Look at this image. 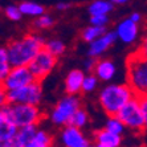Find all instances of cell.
Wrapping results in <instances>:
<instances>
[{
  "instance_id": "ac0fdd59",
  "label": "cell",
  "mask_w": 147,
  "mask_h": 147,
  "mask_svg": "<svg viewBox=\"0 0 147 147\" xmlns=\"http://www.w3.org/2000/svg\"><path fill=\"white\" fill-rule=\"evenodd\" d=\"M21 12L24 16L28 17H38L41 15L45 13V8L44 5L36 3V1H31V0H24L19 4Z\"/></svg>"
},
{
  "instance_id": "277c9868",
  "label": "cell",
  "mask_w": 147,
  "mask_h": 147,
  "mask_svg": "<svg viewBox=\"0 0 147 147\" xmlns=\"http://www.w3.org/2000/svg\"><path fill=\"white\" fill-rule=\"evenodd\" d=\"M126 82L138 97L147 96V57L134 52L127 57Z\"/></svg>"
},
{
  "instance_id": "f1b7e54d",
  "label": "cell",
  "mask_w": 147,
  "mask_h": 147,
  "mask_svg": "<svg viewBox=\"0 0 147 147\" xmlns=\"http://www.w3.org/2000/svg\"><path fill=\"white\" fill-rule=\"evenodd\" d=\"M109 15H94L90 16L89 23L93 25H98V27H107L109 25Z\"/></svg>"
},
{
  "instance_id": "e0dca14e",
  "label": "cell",
  "mask_w": 147,
  "mask_h": 147,
  "mask_svg": "<svg viewBox=\"0 0 147 147\" xmlns=\"http://www.w3.org/2000/svg\"><path fill=\"white\" fill-rule=\"evenodd\" d=\"M114 8L111 0H93L88 5V12L90 16L94 15H109Z\"/></svg>"
},
{
  "instance_id": "9a60e30c",
  "label": "cell",
  "mask_w": 147,
  "mask_h": 147,
  "mask_svg": "<svg viewBox=\"0 0 147 147\" xmlns=\"http://www.w3.org/2000/svg\"><path fill=\"white\" fill-rule=\"evenodd\" d=\"M93 73L102 82H110L117 76V65L109 58H98Z\"/></svg>"
},
{
  "instance_id": "44dd1931",
  "label": "cell",
  "mask_w": 147,
  "mask_h": 147,
  "mask_svg": "<svg viewBox=\"0 0 147 147\" xmlns=\"http://www.w3.org/2000/svg\"><path fill=\"white\" fill-rule=\"evenodd\" d=\"M105 129H107L109 131H113L115 134L123 135V133H125L127 127L125 126V123L121 121V118L118 115H110L107 117L106 122H105Z\"/></svg>"
},
{
  "instance_id": "5b68a950",
  "label": "cell",
  "mask_w": 147,
  "mask_h": 147,
  "mask_svg": "<svg viewBox=\"0 0 147 147\" xmlns=\"http://www.w3.org/2000/svg\"><path fill=\"white\" fill-rule=\"evenodd\" d=\"M44 97V90L41 81H36L27 86H23L16 90H1L0 92V103H27L40 106Z\"/></svg>"
},
{
  "instance_id": "8d00e7d4",
  "label": "cell",
  "mask_w": 147,
  "mask_h": 147,
  "mask_svg": "<svg viewBox=\"0 0 147 147\" xmlns=\"http://www.w3.org/2000/svg\"><path fill=\"white\" fill-rule=\"evenodd\" d=\"M89 147H97V146H96V144H90Z\"/></svg>"
},
{
  "instance_id": "83f0119b",
  "label": "cell",
  "mask_w": 147,
  "mask_h": 147,
  "mask_svg": "<svg viewBox=\"0 0 147 147\" xmlns=\"http://www.w3.org/2000/svg\"><path fill=\"white\" fill-rule=\"evenodd\" d=\"M4 16L11 21H20L24 15H23L19 5H16V4H8V5L4 7Z\"/></svg>"
},
{
  "instance_id": "484cf974",
  "label": "cell",
  "mask_w": 147,
  "mask_h": 147,
  "mask_svg": "<svg viewBox=\"0 0 147 147\" xmlns=\"http://www.w3.org/2000/svg\"><path fill=\"white\" fill-rule=\"evenodd\" d=\"M19 127L11 123H0V143L1 142H7L16 137Z\"/></svg>"
},
{
  "instance_id": "1f68e13d",
  "label": "cell",
  "mask_w": 147,
  "mask_h": 147,
  "mask_svg": "<svg viewBox=\"0 0 147 147\" xmlns=\"http://www.w3.org/2000/svg\"><path fill=\"white\" fill-rule=\"evenodd\" d=\"M140 99V106L143 110V115H144V123H146V130H147V96L139 97Z\"/></svg>"
},
{
  "instance_id": "30bf717a",
  "label": "cell",
  "mask_w": 147,
  "mask_h": 147,
  "mask_svg": "<svg viewBox=\"0 0 147 147\" xmlns=\"http://www.w3.org/2000/svg\"><path fill=\"white\" fill-rule=\"evenodd\" d=\"M57 140L64 147H89L92 144L89 137L84 133V130L72 125L62 127L58 133Z\"/></svg>"
},
{
  "instance_id": "836d02e7",
  "label": "cell",
  "mask_w": 147,
  "mask_h": 147,
  "mask_svg": "<svg viewBox=\"0 0 147 147\" xmlns=\"http://www.w3.org/2000/svg\"><path fill=\"white\" fill-rule=\"evenodd\" d=\"M129 17H130L133 21H135V23H140V21H142V15H140L139 12H133Z\"/></svg>"
},
{
  "instance_id": "cb8c5ba5",
  "label": "cell",
  "mask_w": 147,
  "mask_h": 147,
  "mask_svg": "<svg viewBox=\"0 0 147 147\" xmlns=\"http://www.w3.org/2000/svg\"><path fill=\"white\" fill-rule=\"evenodd\" d=\"M89 119L90 118H89L88 111H86L85 109L80 107V109L74 113V115L72 117V119H70V123H69V125L78 127V129H85V127L88 126V123H89Z\"/></svg>"
},
{
  "instance_id": "f546056e",
  "label": "cell",
  "mask_w": 147,
  "mask_h": 147,
  "mask_svg": "<svg viewBox=\"0 0 147 147\" xmlns=\"http://www.w3.org/2000/svg\"><path fill=\"white\" fill-rule=\"evenodd\" d=\"M97 60L98 58H94V57H88L84 62V70L86 73H93L94 68H96V64H97Z\"/></svg>"
},
{
  "instance_id": "7c38bea8",
  "label": "cell",
  "mask_w": 147,
  "mask_h": 147,
  "mask_svg": "<svg viewBox=\"0 0 147 147\" xmlns=\"http://www.w3.org/2000/svg\"><path fill=\"white\" fill-rule=\"evenodd\" d=\"M115 33L118 40L125 45H131L138 40L139 36V23H135L130 19L126 17L121 20L118 24L115 25Z\"/></svg>"
},
{
  "instance_id": "d4e9b609",
  "label": "cell",
  "mask_w": 147,
  "mask_h": 147,
  "mask_svg": "<svg viewBox=\"0 0 147 147\" xmlns=\"http://www.w3.org/2000/svg\"><path fill=\"white\" fill-rule=\"evenodd\" d=\"M99 84V78L94 73H86L85 78H84V84H82V93L85 94H90V93L96 92Z\"/></svg>"
},
{
  "instance_id": "d6a6232c",
  "label": "cell",
  "mask_w": 147,
  "mask_h": 147,
  "mask_svg": "<svg viewBox=\"0 0 147 147\" xmlns=\"http://www.w3.org/2000/svg\"><path fill=\"white\" fill-rule=\"evenodd\" d=\"M72 7V4L69 3V1H58L57 4H56V9L57 11H68L69 8Z\"/></svg>"
},
{
  "instance_id": "e575fe53",
  "label": "cell",
  "mask_w": 147,
  "mask_h": 147,
  "mask_svg": "<svg viewBox=\"0 0 147 147\" xmlns=\"http://www.w3.org/2000/svg\"><path fill=\"white\" fill-rule=\"evenodd\" d=\"M111 1H113L114 5H123V4L129 3L130 0H111Z\"/></svg>"
},
{
  "instance_id": "603a6c76",
  "label": "cell",
  "mask_w": 147,
  "mask_h": 147,
  "mask_svg": "<svg viewBox=\"0 0 147 147\" xmlns=\"http://www.w3.org/2000/svg\"><path fill=\"white\" fill-rule=\"evenodd\" d=\"M11 69H12V64L9 61L7 47H3L0 49V81L7 77Z\"/></svg>"
},
{
  "instance_id": "8992f818",
  "label": "cell",
  "mask_w": 147,
  "mask_h": 147,
  "mask_svg": "<svg viewBox=\"0 0 147 147\" xmlns=\"http://www.w3.org/2000/svg\"><path fill=\"white\" fill-rule=\"evenodd\" d=\"M81 107V99L78 96L65 94L58 99L56 105L49 111L48 119L52 125L57 127H64L70 123L72 117Z\"/></svg>"
},
{
  "instance_id": "d590c367",
  "label": "cell",
  "mask_w": 147,
  "mask_h": 147,
  "mask_svg": "<svg viewBox=\"0 0 147 147\" xmlns=\"http://www.w3.org/2000/svg\"><path fill=\"white\" fill-rule=\"evenodd\" d=\"M97 147H109V146H105V144H101V143H96Z\"/></svg>"
},
{
  "instance_id": "ffe728a7",
  "label": "cell",
  "mask_w": 147,
  "mask_h": 147,
  "mask_svg": "<svg viewBox=\"0 0 147 147\" xmlns=\"http://www.w3.org/2000/svg\"><path fill=\"white\" fill-rule=\"evenodd\" d=\"M105 32H107L106 27H98V25L90 24L82 29L81 38H82V41H85L86 44H90L94 40H97L99 36H102Z\"/></svg>"
},
{
  "instance_id": "f35d334b",
  "label": "cell",
  "mask_w": 147,
  "mask_h": 147,
  "mask_svg": "<svg viewBox=\"0 0 147 147\" xmlns=\"http://www.w3.org/2000/svg\"><path fill=\"white\" fill-rule=\"evenodd\" d=\"M58 147H64V146H61V144H60V146H58Z\"/></svg>"
},
{
  "instance_id": "4316f807",
  "label": "cell",
  "mask_w": 147,
  "mask_h": 147,
  "mask_svg": "<svg viewBox=\"0 0 147 147\" xmlns=\"http://www.w3.org/2000/svg\"><path fill=\"white\" fill-rule=\"evenodd\" d=\"M55 24V19L48 13H44L38 17H34L33 27L37 31H42V29H49L51 27H53Z\"/></svg>"
},
{
  "instance_id": "6da1fadb",
  "label": "cell",
  "mask_w": 147,
  "mask_h": 147,
  "mask_svg": "<svg viewBox=\"0 0 147 147\" xmlns=\"http://www.w3.org/2000/svg\"><path fill=\"white\" fill-rule=\"evenodd\" d=\"M45 41L37 33H27L11 40L5 47L12 66H28L38 52L44 48Z\"/></svg>"
},
{
  "instance_id": "9c48e42d",
  "label": "cell",
  "mask_w": 147,
  "mask_h": 147,
  "mask_svg": "<svg viewBox=\"0 0 147 147\" xmlns=\"http://www.w3.org/2000/svg\"><path fill=\"white\" fill-rule=\"evenodd\" d=\"M36 81L29 66H12L8 76L1 80V90H16Z\"/></svg>"
},
{
  "instance_id": "7a4b0ae2",
  "label": "cell",
  "mask_w": 147,
  "mask_h": 147,
  "mask_svg": "<svg viewBox=\"0 0 147 147\" xmlns=\"http://www.w3.org/2000/svg\"><path fill=\"white\" fill-rule=\"evenodd\" d=\"M137 96L127 82L106 84L98 92V103L107 117L117 115L131 98Z\"/></svg>"
},
{
  "instance_id": "7402d4cb",
  "label": "cell",
  "mask_w": 147,
  "mask_h": 147,
  "mask_svg": "<svg viewBox=\"0 0 147 147\" xmlns=\"http://www.w3.org/2000/svg\"><path fill=\"white\" fill-rule=\"evenodd\" d=\"M45 49H48L51 53H53L55 56L60 57L65 53L66 51V45L65 42L60 38H49V40L45 41V45H44Z\"/></svg>"
},
{
  "instance_id": "d6986e66",
  "label": "cell",
  "mask_w": 147,
  "mask_h": 147,
  "mask_svg": "<svg viewBox=\"0 0 147 147\" xmlns=\"http://www.w3.org/2000/svg\"><path fill=\"white\" fill-rule=\"evenodd\" d=\"M52 144H53V137L51 133H48L45 129H38L27 147H52Z\"/></svg>"
},
{
  "instance_id": "74e56055",
  "label": "cell",
  "mask_w": 147,
  "mask_h": 147,
  "mask_svg": "<svg viewBox=\"0 0 147 147\" xmlns=\"http://www.w3.org/2000/svg\"><path fill=\"white\" fill-rule=\"evenodd\" d=\"M129 147H139V146H129Z\"/></svg>"
},
{
  "instance_id": "4dcf8cb0",
  "label": "cell",
  "mask_w": 147,
  "mask_h": 147,
  "mask_svg": "<svg viewBox=\"0 0 147 147\" xmlns=\"http://www.w3.org/2000/svg\"><path fill=\"white\" fill-rule=\"evenodd\" d=\"M137 52L147 57V34L144 36L143 38H142V41H140V44H139V47H138Z\"/></svg>"
},
{
  "instance_id": "5bb4252c",
  "label": "cell",
  "mask_w": 147,
  "mask_h": 147,
  "mask_svg": "<svg viewBox=\"0 0 147 147\" xmlns=\"http://www.w3.org/2000/svg\"><path fill=\"white\" fill-rule=\"evenodd\" d=\"M85 70L81 69H72L70 72L66 74L65 81H64V90L65 94H73V96H78L82 92V84L85 78Z\"/></svg>"
},
{
  "instance_id": "8fae6325",
  "label": "cell",
  "mask_w": 147,
  "mask_h": 147,
  "mask_svg": "<svg viewBox=\"0 0 147 147\" xmlns=\"http://www.w3.org/2000/svg\"><path fill=\"white\" fill-rule=\"evenodd\" d=\"M117 40H118V37H117L115 31L105 32L102 36H99L97 40H94L93 42L89 44L86 56H88V57L101 58L114 44H115Z\"/></svg>"
},
{
  "instance_id": "ba28073f",
  "label": "cell",
  "mask_w": 147,
  "mask_h": 147,
  "mask_svg": "<svg viewBox=\"0 0 147 147\" xmlns=\"http://www.w3.org/2000/svg\"><path fill=\"white\" fill-rule=\"evenodd\" d=\"M57 56L51 53L48 49L42 48L28 66L31 69V72L33 73L34 78L37 81H42L53 72V69L57 65Z\"/></svg>"
},
{
  "instance_id": "3957f363",
  "label": "cell",
  "mask_w": 147,
  "mask_h": 147,
  "mask_svg": "<svg viewBox=\"0 0 147 147\" xmlns=\"http://www.w3.org/2000/svg\"><path fill=\"white\" fill-rule=\"evenodd\" d=\"M42 119L40 106L27 103H4L0 106V123H11L19 129L38 125Z\"/></svg>"
},
{
  "instance_id": "52a82bcc",
  "label": "cell",
  "mask_w": 147,
  "mask_h": 147,
  "mask_svg": "<svg viewBox=\"0 0 147 147\" xmlns=\"http://www.w3.org/2000/svg\"><path fill=\"white\" fill-rule=\"evenodd\" d=\"M117 115L121 118L125 126L134 133H143L146 131V123H144L143 110L140 106V99L138 96L131 98L129 102L119 110Z\"/></svg>"
},
{
  "instance_id": "4fadbf2b",
  "label": "cell",
  "mask_w": 147,
  "mask_h": 147,
  "mask_svg": "<svg viewBox=\"0 0 147 147\" xmlns=\"http://www.w3.org/2000/svg\"><path fill=\"white\" fill-rule=\"evenodd\" d=\"M38 130V125H29V126L20 127L16 137L7 142H1L0 147H27V144L32 140Z\"/></svg>"
},
{
  "instance_id": "2e32d148",
  "label": "cell",
  "mask_w": 147,
  "mask_h": 147,
  "mask_svg": "<svg viewBox=\"0 0 147 147\" xmlns=\"http://www.w3.org/2000/svg\"><path fill=\"white\" fill-rule=\"evenodd\" d=\"M94 139H96V143H101L105 144V146L109 147H121L122 146V135L119 134H115L113 131H109L107 129H101V130H97L94 133Z\"/></svg>"
}]
</instances>
